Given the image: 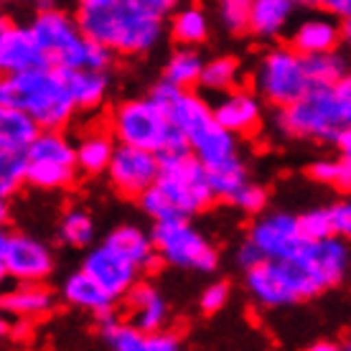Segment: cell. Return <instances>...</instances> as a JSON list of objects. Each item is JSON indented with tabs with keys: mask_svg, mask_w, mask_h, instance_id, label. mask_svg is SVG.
Here are the masks:
<instances>
[{
	"mask_svg": "<svg viewBox=\"0 0 351 351\" xmlns=\"http://www.w3.org/2000/svg\"><path fill=\"white\" fill-rule=\"evenodd\" d=\"M87 38L99 41L117 56H143L160 44L163 16L135 0L89 3L77 13Z\"/></svg>",
	"mask_w": 351,
	"mask_h": 351,
	"instance_id": "6da1fadb",
	"label": "cell"
},
{
	"mask_svg": "<svg viewBox=\"0 0 351 351\" xmlns=\"http://www.w3.org/2000/svg\"><path fill=\"white\" fill-rule=\"evenodd\" d=\"M0 105L26 110L44 130H62L80 110L66 71L51 64L5 74L0 82Z\"/></svg>",
	"mask_w": 351,
	"mask_h": 351,
	"instance_id": "7a4b0ae2",
	"label": "cell"
},
{
	"mask_svg": "<svg viewBox=\"0 0 351 351\" xmlns=\"http://www.w3.org/2000/svg\"><path fill=\"white\" fill-rule=\"evenodd\" d=\"M110 132L117 143L153 150L158 156L189 148L171 112L163 110L150 95L141 99H125L114 107L110 114Z\"/></svg>",
	"mask_w": 351,
	"mask_h": 351,
	"instance_id": "3957f363",
	"label": "cell"
},
{
	"mask_svg": "<svg viewBox=\"0 0 351 351\" xmlns=\"http://www.w3.org/2000/svg\"><path fill=\"white\" fill-rule=\"evenodd\" d=\"M171 117H173L176 128L184 132L189 150L206 168L224 166L229 160L239 158L234 132H229L217 120L214 107L204 97L186 89L184 95L178 97L173 110H171Z\"/></svg>",
	"mask_w": 351,
	"mask_h": 351,
	"instance_id": "277c9868",
	"label": "cell"
},
{
	"mask_svg": "<svg viewBox=\"0 0 351 351\" xmlns=\"http://www.w3.org/2000/svg\"><path fill=\"white\" fill-rule=\"evenodd\" d=\"M275 123L288 138L318 143H336L341 130L349 128L336 87H311L295 102L280 107Z\"/></svg>",
	"mask_w": 351,
	"mask_h": 351,
	"instance_id": "5b68a950",
	"label": "cell"
},
{
	"mask_svg": "<svg viewBox=\"0 0 351 351\" xmlns=\"http://www.w3.org/2000/svg\"><path fill=\"white\" fill-rule=\"evenodd\" d=\"M156 189L163 193L176 217H186V219L202 214L217 202V193L209 181V168L189 148L160 156V173Z\"/></svg>",
	"mask_w": 351,
	"mask_h": 351,
	"instance_id": "8992f818",
	"label": "cell"
},
{
	"mask_svg": "<svg viewBox=\"0 0 351 351\" xmlns=\"http://www.w3.org/2000/svg\"><path fill=\"white\" fill-rule=\"evenodd\" d=\"M247 290L265 308L295 306L324 293L300 255L288 260H263L247 270Z\"/></svg>",
	"mask_w": 351,
	"mask_h": 351,
	"instance_id": "52a82bcc",
	"label": "cell"
},
{
	"mask_svg": "<svg viewBox=\"0 0 351 351\" xmlns=\"http://www.w3.org/2000/svg\"><path fill=\"white\" fill-rule=\"evenodd\" d=\"M252 87L265 102L288 107L313 87L308 77L306 56L290 44L267 49L252 71Z\"/></svg>",
	"mask_w": 351,
	"mask_h": 351,
	"instance_id": "ba28073f",
	"label": "cell"
},
{
	"mask_svg": "<svg viewBox=\"0 0 351 351\" xmlns=\"http://www.w3.org/2000/svg\"><path fill=\"white\" fill-rule=\"evenodd\" d=\"M31 28H34L36 41L46 56V64L59 66L64 71L84 69L89 38L84 36L77 18L49 5V8L36 10Z\"/></svg>",
	"mask_w": 351,
	"mask_h": 351,
	"instance_id": "9c48e42d",
	"label": "cell"
},
{
	"mask_svg": "<svg viewBox=\"0 0 351 351\" xmlns=\"http://www.w3.org/2000/svg\"><path fill=\"white\" fill-rule=\"evenodd\" d=\"M150 234H153L158 257L166 265L191 272H211L219 265L217 250L186 217L156 221Z\"/></svg>",
	"mask_w": 351,
	"mask_h": 351,
	"instance_id": "30bf717a",
	"label": "cell"
},
{
	"mask_svg": "<svg viewBox=\"0 0 351 351\" xmlns=\"http://www.w3.org/2000/svg\"><path fill=\"white\" fill-rule=\"evenodd\" d=\"M0 272L16 282H44L53 272L51 250L23 232H3Z\"/></svg>",
	"mask_w": 351,
	"mask_h": 351,
	"instance_id": "8fae6325",
	"label": "cell"
},
{
	"mask_svg": "<svg viewBox=\"0 0 351 351\" xmlns=\"http://www.w3.org/2000/svg\"><path fill=\"white\" fill-rule=\"evenodd\" d=\"M160 173V156L153 150L135 148V145H125L117 143L112 156V163L107 168L110 184L130 199H141L150 186L158 181Z\"/></svg>",
	"mask_w": 351,
	"mask_h": 351,
	"instance_id": "7c38bea8",
	"label": "cell"
},
{
	"mask_svg": "<svg viewBox=\"0 0 351 351\" xmlns=\"http://www.w3.org/2000/svg\"><path fill=\"white\" fill-rule=\"evenodd\" d=\"M247 237L252 239L267 260H288L306 250L308 239L300 227V217L288 211H272L265 214L250 227Z\"/></svg>",
	"mask_w": 351,
	"mask_h": 351,
	"instance_id": "4fadbf2b",
	"label": "cell"
},
{
	"mask_svg": "<svg viewBox=\"0 0 351 351\" xmlns=\"http://www.w3.org/2000/svg\"><path fill=\"white\" fill-rule=\"evenodd\" d=\"M82 270H87L114 298H125L132 285L138 282V275H141V267L125 252L110 245L107 239L99 247L89 250L84 263H82Z\"/></svg>",
	"mask_w": 351,
	"mask_h": 351,
	"instance_id": "5bb4252c",
	"label": "cell"
},
{
	"mask_svg": "<svg viewBox=\"0 0 351 351\" xmlns=\"http://www.w3.org/2000/svg\"><path fill=\"white\" fill-rule=\"evenodd\" d=\"M300 257L308 265V270L313 272V278L318 280L321 290L339 285L351 267L349 242L343 237H336V234L316 239V242H308L306 250L300 252Z\"/></svg>",
	"mask_w": 351,
	"mask_h": 351,
	"instance_id": "9a60e30c",
	"label": "cell"
},
{
	"mask_svg": "<svg viewBox=\"0 0 351 351\" xmlns=\"http://www.w3.org/2000/svg\"><path fill=\"white\" fill-rule=\"evenodd\" d=\"M46 56L36 41L31 23H16L3 21L0 23V69L3 74H18V71L44 66Z\"/></svg>",
	"mask_w": 351,
	"mask_h": 351,
	"instance_id": "2e32d148",
	"label": "cell"
},
{
	"mask_svg": "<svg viewBox=\"0 0 351 351\" xmlns=\"http://www.w3.org/2000/svg\"><path fill=\"white\" fill-rule=\"evenodd\" d=\"M263 97L257 92H250V89L234 87L224 92V95L217 99L214 107V114L229 132L234 135H252V132L260 128L263 123Z\"/></svg>",
	"mask_w": 351,
	"mask_h": 351,
	"instance_id": "e0dca14e",
	"label": "cell"
},
{
	"mask_svg": "<svg viewBox=\"0 0 351 351\" xmlns=\"http://www.w3.org/2000/svg\"><path fill=\"white\" fill-rule=\"evenodd\" d=\"M341 41H343L341 23L336 21L334 13L326 10V13H318V16L300 21L298 26L290 31L288 44L295 51L303 53V56H313V53L336 51Z\"/></svg>",
	"mask_w": 351,
	"mask_h": 351,
	"instance_id": "ac0fdd59",
	"label": "cell"
},
{
	"mask_svg": "<svg viewBox=\"0 0 351 351\" xmlns=\"http://www.w3.org/2000/svg\"><path fill=\"white\" fill-rule=\"evenodd\" d=\"M125 306H128V321L132 326H138L141 331H145V334H153V331L163 328L168 321L166 298L150 282H135L130 293L125 295Z\"/></svg>",
	"mask_w": 351,
	"mask_h": 351,
	"instance_id": "d6986e66",
	"label": "cell"
},
{
	"mask_svg": "<svg viewBox=\"0 0 351 351\" xmlns=\"http://www.w3.org/2000/svg\"><path fill=\"white\" fill-rule=\"evenodd\" d=\"M41 125L21 107L0 105V153L26 156L34 141L41 135Z\"/></svg>",
	"mask_w": 351,
	"mask_h": 351,
	"instance_id": "ffe728a7",
	"label": "cell"
},
{
	"mask_svg": "<svg viewBox=\"0 0 351 351\" xmlns=\"http://www.w3.org/2000/svg\"><path fill=\"white\" fill-rule=\"evenodd\" d=\"M62 293H64V300H66L69 306L80 308V311H87V313H92L95 318L112 313L114 300H117L114 295H110L87 270L71 272L69 278H66V282H64Z\"/></svg>",
	"mask_w": 351,
	"mask_h": 351,
	"instance_id": "44dd1931",
	"label": "cell"
},
{
	"mask_svg": "<svg viewBox=\"0 0 351 351\" xmlns=\"http://www.w3.org/2000/svg\"><path fill=\"white\" fill-rule=\"evenodd\" d=\"M295 0H252V16H250V31L255 38L270 41L285 34L290 21L295 16Z\"/></svg>",
	"mask_w": 351,
	"mask_h": 351,
	"instance_id": "7402d4cb",
	"label": "cell"
},
{
	"mask_svg": "<svg viewBox=\"0 0 351 351\" xmlns=\"http://www.w3.org/2000/svg\"><path fill=\"white\" fill-rule=\"evenodd\" d=\"M51 306V290H46L41 282H18V288L3 295V311L16 318H26V321L46 316Z\"/></svg>",
	"mask_w": 351,
	"mask_h": 351,
	"instance_id": "603a6c76",
	"label": "cell"
},
{
	"mask_svg": "<svg viewBox=\"0 0 351 351\" xmlns=\"http://www.w3.org/2000/svg\"><path fill=\"white\" fill-rule=\"evenodd\" d=\"M107 242L117 247L120 252H125L141 270H150V267L160 260V257H156L158 250H156L153 234L143 232V229L135 227V224H120V227H114L112 232H110Z\"/></svg>",
	"mask_w": 351,
	"mask_h": 351,
	"instance_id": "cb8c5ba5",
	"label": "cell"
},
{
	"mask_svg": "<svg viewBox=\"0 0 351 351\" xmlns=\"http://www.w3.org/2000/svg\"><path fill=\"white\" fill-rule=\"evenodd\" d=\"M114 135L110 130H92L77 143V166L82 173H107L114 156Z\"/></svg>",
	"mask_w": 351,
	"mask_h": 351,
	"instance_id": "d4e9b609",
	"label": "cell"
},
{
	"mask_svg": "<svg viewBox=\"0 0 351 351\" xmlns=\"http://www.w3.org/2000/svg\"><path fill=\"white\" fill-rule=\"evenodd\" d=\"M74 102L80 110H97L107 99L110 92V77L107 71L97 69H71L66 71Z\"/></svg>",
	"mask_w": 351,
	"mask_h": 351,
	"instance_id": "484cf974",
	"label": "cell"
},
{
	"mask_svg": "<svg viewBox=\"0 0 351 351\" xmlns=\"http://www.w3.org/2000/svg\"><path fill=\"white\" fill-rule=\"evenodd\" d=\"M97 328H99V339L114 351H145L148 349V334L141 331L138 326L130 321H117V316L107 313V316L97 318Z\"/></svg>",
	"mask_w": 351,
	"mask_h": 351,
	"instance_id": "4316f807",
	"label": "cell"
},
{
	"mask_svg": "<svg viewBox=\"0 0 351 351\" xmlns=\"http://www.w3.org/2000/svg\"><path fill=\"white\" fill-rule=\"evenodd\" d=\"M204 64L206 62L202 59V53L196 51V46H181L168 56L166 66H163V80L173 82L184 89H191L193 84L202 82Z\"/></svg>",
	"mask_w": 351,
	"mask_h": 351,
	"instance_id": "83f0119b",
	"label": "cell"
},
{
	"mask_svg": "<svg viewBox=\"0 0 351 351\" xmlns=\"http://www.w3.org/2000/svg\"><path fill=\"white\" fill-rule=\"evenodd\" d=\"M171 36L181 46H199L209 36V18L199 5H186L178 13H173L171 21Z\"/></svg>",
	"mask_w": 351,
	"mask_h": 351,
	"instance_id": "f1b7e54d",
	"label": "cell"
},
{
	"mask_svg": "<svg viewBox=\"0 0 351 351\" xmlns=\"http://www.w3.org/2000/svg\"><path fill=\"white\" fill-rule=\"evenodd\" d=\"M28 158V156H26ZM80 168L56 160H31L28 158V184L44 191H59L74 184V173Z\"/></svg>",
	"mask_w": 351,
	"mask_h": 351,
	"instance_id": "f546056e",
	"label": "cell"
},
{
	"mask_svg": "<svg viewBox=\"0 0 351 351\" xmlns=\"http://www.w3.org/2000/svg\"><path fill=\"white\" fill-rule=\"evenodd\" d=\"M239 80H242V66L234 56H217L211 62L204 64L202 71V84L206 92H217V95H224L229 89L239 87Z\"/></svg>",
	"mask_w": 351,
	"mask_h": 351,
	"instance_id": "4dcf8cb0",
	"label": "cell"
},
{
	"mask_svg": "<svg viewBox=\"0 0 351 351\" xmlns=\"http://www.w3.org/2000/svg\"><path fill=\"white\" fill-rule=\"evenodd\" d=\"M26 156L31 160H56V163L77 166V145H71L62 135V130H41Z\"/></svg>",
	"mask_w": 351,
	"mask_h": 351,
	"instance_id": "1f68e13d",
	"label": "cell"
},
{
	"mask_svg": "<svg viewBox=\"0 0 351 351\" xmlns=\"http://www.w3.org/2000/svg\"><path fill=\"white\" fill-rule=\"evenodd\" d=\"M306 66H308V77H311V84H313V87H334L336 82H341L343 77L349 74L346 59L336 51L306 56Z\"/></svg>",
	"mask_w": 351,
	"mask_h": 351,
	"instance_id": "d6a6232c",
	"label": "cell"
},
{
	"mask_svg": "<svg viewBox=\"0 0 351 351\" xmlns=\"http://www.w3.org/2000/svg\"><path fill=\"white\" fill-rule=\"evenodd\" d=\"M209 181L211 189L217 193V202H229L237 196V191L250 181L247 178V168L242 163V158H234L224 163V166L209 168Z\"/></svg>",
	"mask_w": 351,
	"mask_h": 351,
	"instance_id": "836d02e7",
	"label": "cell"
},
{
	"mask_svg": "<svg viewBox=\"0 0 351 351\" xmlns=\"http://www.w3.org/2000/svg\"><path fill=\"white\" fill-rule=\"evenodd\" d=\"M308 176L339 191H351V160L339 156V158H321L313 160L308 168Z\"/></svg>",
	"mask_w": 351,
	"mask_h": 351,
	"instance_id": "e575fe53",
	"label": "cell"
},
{
	"mask_svg": "<svg viewBox=\"0 0 351 351\" xmlns=\"http://www.w3.org/2000/svg\"><path fill=\"white\" fill-rule=\"evenodd\" d=\"M59 237L64 245L69 247H87L95 239V221L87 211L69 209L64 214L62 224H59Z\"/></svg>",
	"mask_w": 351,
	"mask_h": 351,
	"instance_id": "d590c367",
	"label": "cell"
},
{
	"mask_svg": "<svg viewBox=\"0 0 351 351\" xmlns=\"http://www.w3.org/2000/svg\"><path fill=\"white\" fill-rule=\"evenodd\" d=\"M214 13H217V21L224 31L245 34V31H250L252 0H214Z\"/></svg>",
	"mask_w": 351,
	"mask_h": 351,
	"instance_id": "8d00e7d4",
	"label": "cell"
},
{
	"mask_svg": "<svg viewBox=\"0 0 351 351\" xmlns=\"http://www.w3.org/2000/svg\"><path fill=\"white\" fill-rule=\"evenodd\" d=\"M28 184V158L26 156H8L0 153V196L3 202Z\"/></svg>",
	"mask_w": 351,
	"mask_h": 351,
	"instance_id": "74e56055",
	"label": "cell"
},
{
	"mask_svg": "<svg viewBox=\"0 0 351 351\" xmlns=\"http://www.w3.org/2000/svg\"><path fill=\"white\" fill-rule=\"evenodd\" d=\"M300 227L306 234L308 242L331 237L334 234V224H331V211L328 209H311L306 214H300Z\"/></svg>",
	"mask_w": 351,
	"mask_h": 351,
	"instance_id": "f35d334b",
	"label": "cell"
},
{
	"mask_svg": "<svg viewBox=\"0 0 351 351\" xmlns=\"http://www.w3.org/2000/svg\"><path fill=\"white\" fill-rule=\"evenodd\" d=\"M232 204L242 209L245 214H263L265 206H267V191H265L263 186L252 184V181H247L242 189L237 191V196L232 199Z\"/></svg>",
	"mask_w": 351,
	"mask_h": 351,
	"instance_id": "ab89813d",
	"label": "cell"
},
{
	"mask_svg": "<svg viewBox=\"0 0 351 351\" xmlns=\"http://www.w3.org/2000/svg\"><path fill=\"white\" fill-rule=\"evenodd\" d=\"M229 300V285L227 282H211V285H206L202 293V298H199V308H202L204 313H219L221 308L227 306Z\"/></svg>",
	"mask_w": 351,
	"mask_h": 351,
	"instance_id": "60d3db41",
	"label": "cell"
},
{
	"mask_svg": "<svg viewBox=\"0 0 351 351\" xmlns=\"http://www.w3.org/2000/svg\"><path fill=\"white\" fill-rule=\"evenodd\" d=\"M328 211H331L334 234L336 237H343L346 242H351V199H343V202L328 206Z\"/></svg>",
	"mask_w": 351,
	"mask_h": 351,
	"instance_id": "b9f144b4",
	"label": "cell"
},
{
	"mask_svg": "<svg viewBox=\"0 0 351 351\" xmlns=\"http://www.w3.org/2000/svg\"><path fill=\"white\" fill-rule=\"evenodd\" d=\"M181 346V339L173 331H166V328H158L148 334V349L145 351H176Z\"/></svg>",
	"mask_w": 351,
	"mask_h": 351,
	"instance_id": "7bdbcfd3",
	"label": "cell"
},
{
	"mask_svg": "<svg viewBox=\"0 0 351 351\" xmlns=\"http://www.w3.org/2000/svg\"><path fill=\"white\" fill-rule=\"evenodd\" d=\"M263 260H267V257L263 255V250H260V247H257L250 237H247L245 242L239 245V250H237V263L242 265V270H245V272L252 270V267H255V265H260Z\"/></svg>",
	"mask_w": 351,
	"mask_h": 351,
	"instance_id": "ee69618b",
	"label": "cell"
},
{
	"mask_svg": "<svg viewBox=\"0 0 351 351\" xmlns=\"http://www.w3.org/2000/svg\"><path fill=\"white\" fill-rule=\"evenodd\" d=\"M324 10L334 13L336 18H349L351 16V0H324Z\"/></svg>",
	"mask_w": 351,
	"mask_h": 351,
	"instance_id": "f6af8a7d",
	"label": "cell"
},
{
	"mask_svg": "<svg viewBox=\"0 0 351 351\" xmlns=\"http://www.w3.org/2000/svg\"><path fill=\"white\" fill-rule=\"evenodd\" d=\"M135 3H141V5H145V8H150V10H156L160 16H168V13L178 5V0H135Z\"/></svg>",
	"mask_w": 351,
	"mask_h": 351,
	"instance_id": "bcb514c9",
	"label": "cell"
},
{
	"mask_svg": "<svg viewBox=\"0 0 351 351\" xmlns=\"http://www.w3.org/2000/svg\"><path fill=\"white\" fill-rule=\"evenodd\" d=\"M336 148H339V156L351 160V128L341 130V135L336 138Z\"/></svg>",
	"mask_w": 351,
	"mask_h": 351,
	"instance_id": "7dc6e473",
	"label": "cell"
},
{
	"mask_svg": "<svg viewBox=\"0 0 351 351\" xmlns=\"http://www.w3.org/2000/svg\"><path fill=\"white\" fill-rule=\"evenodd\" d=\"M339 349V343L336 341H316L311 343V351H336Z\"/></svg>",
	"mask_w": 351,
	"mask_h": 351,
	"instance_id": "c3c4849f",
	"label": "cell"
},
{
	"mask_svg": "<svg viewBox=\"0 0 351 351\" xmlns=\"http://www.w3.org/2000/svg\"><path fill=\"white\" fill-rule=\"evenodd\" d=\"M341 31H343V44L351 49V16L341 21Z\"/></svg>",
	"mask_w": 351,
	"mask_h": 351,
	"instance_id": "681fc988",
	"label": "cell"
},
{
	"mask_svg": "<svg viewBox=\"0 0 351 351\" xmlns=\"http://www.w3.org/2000/svg\"><path fill=\"white\" fill-rule=\"evenodd\" d=\"M298 8H324V0H295Z\"/></svg>",
	"mask_w": 351,
	"mask_h": 351,
	"instance_id": "f907efd6",
	"label": "cell"
},
{
	"mask_svg": "<svg viewBox=\"0 0 351 351\" xmlns=\"http://www.w3.org/2000/svg\"><path fill=\"white\" fill-rule=\"evenodd\" d=\"M82 5H89V3H112V0H80Z\"/></svg>",
	"mask_w": 351,
	"mask_h": 351,
	"instance_id": "816d5d0a",
	"label": "cell"
},
{
	"mask_svg": "<svg viewBox=\"0 0 351 351\" xmlns=\"http://www.w3.org/2000/svg\"><path fill=\"white\" fill-rule=\"evenodd\" d=\"M5 3H31V0H5Z\"/></svg>",
	"mask_w": 351,
	"mask_h": 351,
	"instance_id": "f5cc1de1",
	"label": "cell"
},
{
	"mask_svg": "<svg viewBox=\"0 0 351 351\" xmlns=\"http://www.w3.org/2000/svg\"><path fill=\"white\" fill-rule=\"evenodd\" d=\"M346 349H351V341H349V343H346Z\"/></svg>",
	"mask_w": 351,
	"mask_h": 351,
	"instance_id": "db71d44e",
	"label": "cell"
}]
</instances>
